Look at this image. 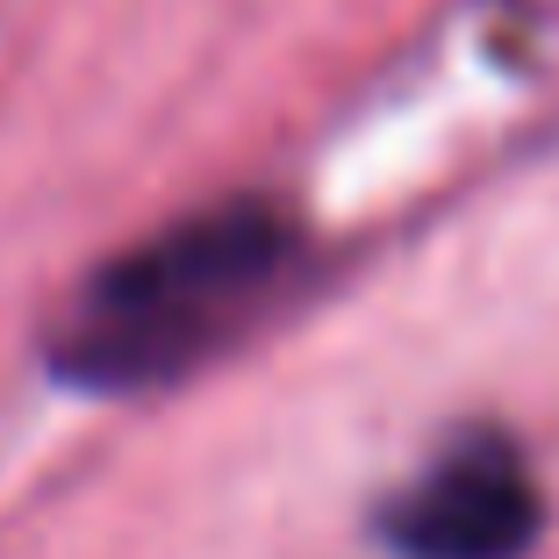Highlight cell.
<instances>
[{
	"label": "cell",
	"instance_id": "cell-1",
	"mask_svg": "<svg viewBox=\"0 0 559 559\" xmlns=\"http://www.w3.org/2000/svg\"><path fill=\"white\" fill-rule=\"evenodd\" d=\"M301 265L295 223L265 201L187 215L108 259L50 330V373L94 395L165 388L230 352Z\"/></svg>",
	"mask_w": 559,
	"mask_h": 559
},
{
	"label": "cell",
	"instance_id": "cell-2",
	"mask_svg": "<svg viewBox=\"0 0 559 559\" xmlns=\"http://www.w3.org/2000/svg\"><path fill=\"white\" fill-rule=\"evenodd\" d=\"M545 502L531 466L502 430H474L424 466L380 510V538L402 559H524L538 538Z\"/></svg>",
	"mask_w": 559,
	"mask_h": 559
}]
</instances>
